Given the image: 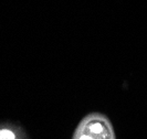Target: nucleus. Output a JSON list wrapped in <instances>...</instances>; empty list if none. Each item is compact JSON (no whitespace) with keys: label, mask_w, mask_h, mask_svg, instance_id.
<instances>
[{"label":"nucleus","mask_w":147,"mask_h":139,"mask_svg":"<svg viewBox=\"0 0 147 139\" xmlns=\"http://www.w3.org/2000/svg\"><path fill=\"white\" fill-rule=\"evenodd\" d=\"M72 139H116V136L107 116L91 113L79 123Z\"/></svg>","instance_id":"nucleus-1"},{"label":"nucleus","mask_w":147,"mask_h":139,"mask_svg":"<svg viewBox=\"0 0 147 139\" xmlns=\"http://www.w3.org/2000/svg\"><path fill=\"white\" fill-rule=\"evenodd\" d=\"M0 139H16L15 132L10 129H0Z\"/></svg>","instance_id":"nucleus-2"}]
</instances>
